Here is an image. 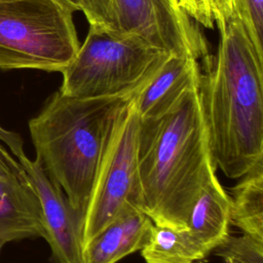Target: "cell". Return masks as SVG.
Returning <instances> with one entry per match:
<instances>
[{
	"label": "cell",
	"instance_id": "obj_1",
	"mask_svg": "<svg viewBox=\"0 0 263 263\" xmlns=\"http://www.w3.org/2000/svg\"><path fill=\"white\" fill-rule=\"evenodd\" d=\"M198 87L189 89L167 112L140 119L142 209L156 225L186 228L194 203L218 178Z\"/></svg>",
	"mask_w": 263,
	"mask_h": 263
},
{
	"label": "cell",
	"instance_id": "obj_2",
	"mask_svg": "<svg viewBox=\"0 0 263 263\" xmlns=\"http://www.w3.org/2000/svg\"><path fill=\"white\" fill-rule=\"evenodd\" d=\"M219 33L198 90L215 164L236 180L263 163V59L234 13Z\"/></svg>",
	"mask_w": 263,
	"mask_h": 263
},
{
	"label": "cell",
	"instance_id": "obj_3",
	"mask_svg": "<svg viewBox=\"0 0 263 263\" xmlns=\"http://www.w3.org/2000/svg\"><path fill=\"white\" fill-rule=\"evenodd\" d=\"M137 91L76 98L58 90L29 121L36 159L82 218L108 133Z\"/></svg>",
	"mask_w": 263,
	"mask_h": 263
},
{
	"label": "cell",
	"instance_id": "obj_4",
	"mask_svg": "<svg viewBox=\"0 0 263 263\" xmlns=\"http://www.w3.org/2000/svg\"><path fill=\"white\" fill-rule=\"evenodd\" d=\"M167 55L135 35L89 26L82 45L61 72L60 91L76 98L132 93L150 79Z\"/></svg>",
	"mask_w": 263,
	"mask_h": 263
},
{
	"label": "cell",
	"instance_id": "obj_5",
	"mask_svg": "<svg viewBox=\"0 0 263 263\" xmlns=\"http://www.w3.org/2000/svg\"><path fill=\"white\" fill-rule=\"evenodd\" d=\"M79 46L73 13L53 0H0V69L62 72Z\"/></svg>",
	"mask_w": 263,
	"mask_h": 263
},
{
	"label": "cell",
	"instance_id": "obj_6",
	"mask_svg": "<svg viewBox=\"0 0 263 263\" xmlns=\"http://www.w3.org/2000/svg\"><path fill=\"white\" fill-rule=\"evenodd\" d=\"M139 124L132 98L108 133L82 218V246L114 220L127 203L133 202L142 209L138 173Z\"/></svg>",
	"mask_w": 263,
	"mask_h": 263
},
{
	"label": "cell",
	"instance_id": "obj_7",
	"mask_svg": "<svg viewBox=\"0 0 263 263\" xmlns=\"http://www.w3.org/2000/svg\"><path fill=\"white\" fill-rule=\"evenodd\" d=\"M118 34L135 35L172 55L206 60V42L178 0H113Z\"/></svg>",
	"mask_w": 263,
	"mask_h": 263
},
{
	"label": "cell",
	"instance_id": "obj_8",
	"mask_svg": "<svg viewBox=\"0 0 263 263\" xmlns=\"http://www.w3.org/2000/svg\"><path fill=\"white\" fill-rule=\"evenodd\" d=\"M25 170L39 199L44 239L52 263H81L82 217L73 209L63 189L53 182L35 158L26 153L16 158Z\"/></svg>",
	"mask_w": 263,
	"mask_h": 263
},
{
	"label": "cell",
	"instance_id": "obj_9",
	"mask_svg": "<svg viewBox=\"0 0 263 263\" xmlns=\"http://www.w3.org/2000/svg\"><path fill=\"white\" fill-rule=\"evenodd\" d=\"M45 236L36 191L18 160L0 173V241Z\"/></svg>",
	"mask_w": 263,
	"mask_h": 263
},
{
	"label": "cell",
	"instance_id": "obj_10",
	"mask_svg": "<svg viewBox=\"0 0 263 263\" xmlns=\"http://www.w3.org/2000/svg\"><path fill=\"white\" fill-rule=\"evenodd\" d=\"M200 76L197 60L168 54L133 97L139 118L156 117L171 110L189 89L199 86Z\"/></svg>",
	"mask_w": 263,
	"mask_h": 263
},
{
	"label": "cell",
	"instance_id": "obj_11",
	"mask_svg": "<svg viewBox=\"0 0 263 263\" xmlns=\"http://www.w3.org/2000/svg\"><path fill=\"white\" fill-rule=\"evenodd\" d=\"M153 224L139 205L127 203L114 220L82 246L81 263H116L141 251Z\"/></svg>",
	"mask_w": 263,
	"mask_h": 263
},
{
	"label": "cell",
	"instance_id": "obj_12",
	"mask_svg": "<svg viewBox=\"0 0 263 263\" xmlns=\"http://www.w3.org/2000/svg\"><path fill=\"white\" fill-rule=\"evenodd\" d=\"M230 225L229 194L216 178L194 203L186 228L209 256L229 236Z\"/></svg>",
	"mask_w": 263,
	"mask_h": 263
},
{
	"label": "cell",
	"instance_id": "obj_13",
	"mask_svg": "<svg viewBox=\"0 0 263 263\" xmlns=\"http://www.w3.org/2000/svg\"><path fill=\"white\" fill-rule=\"evenodd\" d=\"M230 189V223L263 241V163L238 179Z\"/></svg>",
	"mask_w": 263,
	"mask_h": 263
},
{
	"label": "cell",
	"instance_id": "obj_14",
	"mask_svg": "<svg viewBox=\"0 0 263 263\" xmlns=\"http://www.w3.org/2000/svg\"><path fill=\"white\" fill-rule=\"evenodd\" d=\"M140 252L146 263H199L208 257L187 228L156 224Z\"/></svg>",
	"mask_w": 263,
	"mask_h": 263
},
{
	"label": "cell",
	"instance_id": "obj_15",
	"mask_svg": "<svg viewBox=\"0 0 263 263\" xmlns=\"http://www.w3.org/2000/svg\"><path fill=\"white\" fill-rule=\"evenodd\" d=\"M182 9L206 29H223L233 13L232 0H178Z\"/></svg>",
	"mask_w": 263,
	"mask_h": 263
},
{
	"label": "cell",
	"instance_id": "obj_16",
	"mask_svg": "<svg viewBox=\"0 0 263 263\" xmlns=\"http://www.w3.org/2000/svg\"><path fill=\"white\" fill-rule=\"evenodd\" d=\"M223 263H263V241L248 234L230 235L213 253Z\"/></svg>",
	"mask_w": 263,
	"mask_h": 263
},
{
	"label": "cell",
	"instance_id": "obj_17",
	"mask_svg": "<svg viewBox=\"0 0 263 263\" xmlns=\"http://www.w3.org/2000/svg\"><path fill=\"white\" fill-rule=\"evenodd\" d=\"M232 6L258 55L263 59V0H232Z\"/></svg>",
	"mask_w": 263,
	"mask_h": 263
},
{
	"label": "cell",
	"instance_id": "obj_18",
	"mask_svg": "<svg viewBox=\"0 0 263 263\" xmlns=\"http://www.w3.org/2000/svg\"><path fill=\"white\" fill-rule=\"evenodd\" d=\"M83 13L89 26L118 34L113 0H83Z\"/></svg>",
	"mask_w": 263,
	"mask_h": 263
},
{
	"label": "cell",
	"instance_id": "obj_19",
	"mask_svg": "<svg viewBox=\"0 0 263 263\" xmlns=\"http://www.w3.org/2000/svg\"><path fill=\"white\" fill-rule=\"evenodd\" d=\"M0 141L7 146V148L9 149V152L15 158H18L20 156L25 154L24 142L22 137L17 133L4 128L1 124H0Z\"/></svg>",
	"mask_w": 263,
	"mask_h": 263
},
{
	"label": "cell",
	"instance_id": "obj_20",
	"mask_svg": "<svg viewBox=\"0 0 263 263\" xmlns=\"http://www.w3.org/2000/svg\"><path fill=\"white\" fill-rule=\"evenodd\" d=\"M17 159L0 144V173L12 165Z\"/></svg>",
	"mask_w": 263,
	"mask_h": 263
},
{
	"label": "cell",
	"instance_id": "obj_21",
	"mask_svg": "<svg viewBox=\"0 0 263 263\" xmlns=\"http://www.w3.org/2000/svg\"><path fill=\"white\" fill-rule=\"evenodd\" d=\"M58 4H60L65 9L71 11L72 13L76 11H83L84 4L83 0H53Z\"/></svg>",
	"mask_w": 263,
	"mask_h": 263
},
{
	"label": "cell",
	"instance_id": "obj_22",
	"mask_svg": "<svg viewBox=\"0 0 263 263\" xmlns=\"http://www.w3.org/2000/svg\"><path fill=\"white\" fill-rule=\"evenodd\" d=\"M4 246H5V245H4L3 242H1V241H0V253H1V250H2V248H3Z\"/></svg>",
	"mask_w": 263,
	"mask_h": 263
}]
</instances>
